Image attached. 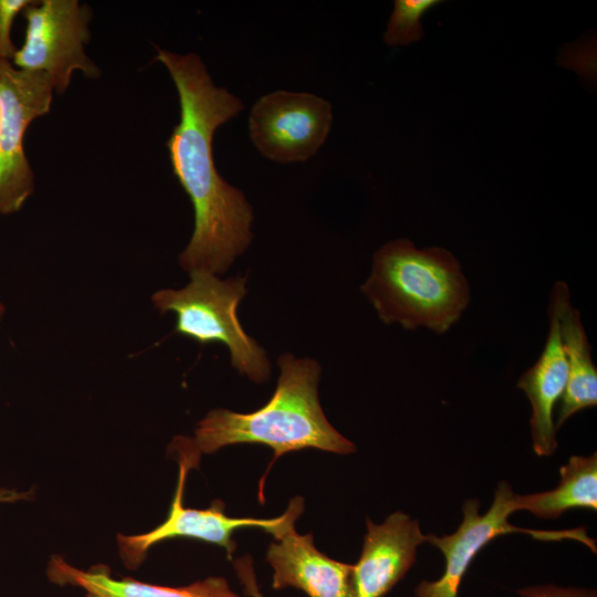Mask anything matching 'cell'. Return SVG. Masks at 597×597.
Returning <instances> with one entry per match:
<instances>
[{
    "mask_svg": "<svg viewBox=\"0 0 597 597\" xmlns=\"http://www.w3.org/2000/svg\"><path fill=\"white\" fill-rule=\"evenodd\" d=\"M176 85L180 121L166 142L172 172L195 210V229L179 256L186 271L224 273L252 239L253 210L241 190L218 172L212 138L219 126L242 108V102L212 82L195 53L156 48Z\"/></svg>",
    "mask_w": 597,
    "mask_h": 597,
    "instance_id": "6da1fadb",
    "label": "cell"
},
{
    "mask_svg": "<svg viewBox=\"0 0 597 597\" xmlns=\"http://www.w3.org/2000/svg\"><path fill=\"white\" fill-rule=\"evenodd\" d=\"M277 364V385L263 407L249 413L218 408L199 421L195 438L189 439L196 453H212L237 443H261L273 450V463L284 453L307 448L338 454L356 450L323 412L317 394L318 363L286 353Z\"/></svg>",
    "mask_w": 597,
    "mask_h": 597,
    "instance_id": "7a4b0ae2",
    "label": "cell"
},
{
    "mask_svg": "<svg viewBox=\"0 0 597 597\" xmlns=\"http://www.w3.org/2000/svg\"><path fill=\"white\" fill-rule=\"evenodd\" d=\"M378 317L405 329L447 333L470 303V285L458 259L440 247L418 249L406 238L384 244L360 287Z\"/></svg>",
    "mask_w": 597,
    "mask_h": 597,
    "instance_id": "3957f363",
    "label": "cell"
},
{
    "mask_svg": "<svg viewBox=\"0 0 597 597\" xmlns=\"http://www.w3.org/2000/svg\"><path fill=\"white\" fill-rule=\"evenodd\" d=\"M191 281L180 290H161L151 297L160 313L174 312L176 332L200 344H224L231 364L255 383L270 374L265 350L242 328L237 310L245 296L247 279L221 280L208 271L190 272Z\"/></svg>",
    "mask_w": 597,
    "mask_h": 597,
    "instance_id": "277c9868",
    "label": "cell"
},
{
    "mask_svg": "<svg viewBox=\"0 0 597 597\" xmlns=\"http://www.w3.org/2000/svg\"><path fill=\"white\" fill-rule=\"evenodd\" d=\"M22 14L25 36L11 61L15 67L45 73L59 94L66 91L74 71L90 78L100 76V69L84 51L91 38L87 4L77 0L33 1Z\"/></svg>",
    "mask_w": 597,
    "mask_h": 597,
    "instance_id": "5b68a950",
    "label": "cell"
},
{
    "mask_svg": "<svg viewBox=\"0 0 597 597\" xmlns=\"http://www.w3.org/2000/svg\"><path fill=\"white\" fill-rule=\"evenodd\" d=\"M514 495L511 485L500 481L486 513L480 514L479 500H465L462 504V521L455 532L442 536L433 533L427 535V542L443 554L446 566L438 579L421 580L415 588L413 597H458L462 579L474 557L491 541L504 534L525 533L540 541L574 540L596 552L594 540L583 527L537 531L510 524V515L516 512Z\"/></svg>",
    "mask_w": 597,
    "mask_h": 597,
    "instance_id": "8992f818",
    "label": "cell"
},
{
    "mask_svg": "<svg viewBox=\"0 0 597 597\" xmlns=\"http://www.w3.org/2000/svg\"><path fill=\"white\" fill-rule=\"evenodd\" d=\"M52 98L45 73L20 70L0 59V214L19 211L34 191L23 140L29 125L50 112Z\"/></svg>",
    "mask_w": 597,
    "mask_h": 597,
    "instance_id": "52a82bcc",
    "label": "cell"
},
{
    "mask_svg": "<svg viewBox=\"0 0 597 597\" xmlns=\"http://www.w3.org/2000/svg\"><path fill=\"white\" fill-rule=\"evenodd\" d=\"M333 122L331 104L311 93L275 91L261 96L249 116L259 153L277 163L311 158L325 143Z\"/></svg>",
    "mask_w": 597,
    "mask_h": 597,
    "instance_id": "ba28073f",
    "label": "cell"
},
{
    "mask_svg": "<svg viewBox=\"0 0 597 597\" xmlns=\"http://www.w3.org/2000/svg\"><path fill=\"white\" fill-rule=\"evenodd\" d=\"M177 488L167 519L151 531L138 535L118 534V551L124 565L129 569L140 566L149 548L159 542L172 538H192L223 547L231 559L235 549L232 534L238 528L258 526L271 533L282 521L283 514L274 519L231 517L224 513V503L214 500L208 509L184 505V490L188 471L187 461L178 458Z\"/></svg>",
    "mask_w": 597,
    "mask_h": 597,
    "instance_id": "9c48e42d",
    "label": "cell"
},
{
    "mask_svg": "<svg viewBox=\"0 0 597 597\" xmlns=\"http://www.w3.org/2000/svg\"><path fill=\"white\" fill-rule=\"evenodd\" d=\"M303 509L302 498L292 499L281 523L270 533L276 541L266 552L273 569L272 587H294L308 597H350L353 565L320 552L312 534L296 533L294 523Z\"/></svg>",
    "mask_w": 597,
    "mask_h": 597,
    "instance_id": "30bf717a",
    "label": "cell"
},
{
    "mask_svg": "<svg viewBox=\"0 0 597 597\" xmlns=\"http://www.w3.org/2000/svg\"><path fill=\"white\" fill-rule=\"evenodd\" d=\"M359 559L353 564L350 597H384L409 572L427 542L419 522L397 511L381 524L367 519Z\"/></svg>",
    "mask_w": 597,
    "mask_h": 597,
    "instance_id": "8fae6325",
    "label": "cell"
},
{
    "mask_svg": "<svg viewBox=\"0 0 597 597\" xmlns=\"http://www.w3.org/2000/svg\"><path fill=\"white\" fill-rule=\"evenodd\" d=\"M548 311L557 318L567 364V384L556 409L555 428L578 411L597 405V368L582 323L579 311L570 303L568 285L557 281L552 290Z\"/></svg>",
    "mask_w": 597,
    "mask_h": 597,
    "instance_id": "7c38bea8",
    "label": "cell"
},
{
    "mask_svg": "<svg viewBox=\"0 0 597 597\" xmlns=\"http://www.w3.org/2000/svg\"><path fill=\"white\" fill-rule=\"evenodd\" d=\"M549 331L541 356L525 370L517 388L530 401L531 438L538 457L552 455L557 447L554 409L567 384V364L562 346L559 326L555 314L548 311Z\"/></svg>",
    "mask_w": 597,
    "mask_h": 597,
    "instance_id": "4fadbf2b",
    "label": "cell"
},
{
    "mask_svg": "<svg viewBox=\"0 0 597 597\" xmlns=\"http://www.w3.org/2000/svg\"><path fill=\"white\" fill-rule=\"evenodd\" d=\"M46 573L56 585L82 588L84 597H240L223 577L212 576L181 587L159 586L129 577L114 578L103 564L82 570L56 555L50 558Z\"/></svg>",
    "mask_w": 597,
    "mask_h": 597,
    "instance_id": "5bb4252c",
    "label": "cell"
},
{
    "mask_svg": "<svg viewBox=\"0 0 597 597\" xmlns=\"http://www.w3.org/2000/svg\"><path fill=\"white\" fill-rule=\"evenodd\" d=\"M558 485L549 491L514 495L516 511L537 517L557 519L570 509L597 511V453L572 455L559 469Z\"/></svg>",
    "mask_w": 597,
    "mask_h": 597,
    "instance_id": "9a60e30c",
    "label": "cell"
},
{
    "mask_svg": "<svg viewBox=\"0 0 597 597\" xmlns=\"http://www.w3.org/2000/svg\"><path fill=\"white\" fill-rule=\"evenodd\" d=\"M439 0H396L384 34L386 44L390 46L407 45L420 40L423 35L421 17Z\"/></svg>",
    "mask_w": 597,
    "mask_h": 597,
    "instance_id": "2e32d148",
    "label": "cell"
},
{
    "mask_svg": "<svg viewBox=\"0 0 597 597\" xmlns=\"http://www.w3.org/2000/svg\"><path fill=\"white\" fill-rule=\"evenodd\" d=\"M32 2L31 0H0V59L12 61L17 52L11 39L14 19Z\"/></svg>",
    "mask_w": 597,
    "mask_h": 597,
    "instance_id": "e0dca14e",
    "label": "cell"
},
{
    "mask_svg": "<svg viewBox=\"0 0 597 597\" xmlns=\"http://www.w3.org/2000/svg\"><path fill=\"white\" fill-rule=\"evenodd\" d=\"M520 597H597L595 589L564 587L555 584H538L519 589Z\"/></svg>",
    "mask_w": 597,
    "mask_h": 597,
    "instance_id": "ac0fdd59",
    "label": "cell"
},
{
    "mask_svg": "<svg viewBox=\"0 0 597 597\" xmlns=\"http://www.w3.org/2000/svg\"><path fill=\"white\" fill-rule=\"evenodd\" d=\"M233 566L244 594L249 597H263L256 580L252 558L250 556L237 558Z\"/></svg>",
    "mask_w": 597,
    "mask_h": 597,
    "instance_id": "d6986e66",
    "label": "cell"
},
{
    "mask_svg": "<svg viewBox=\"0 0 597 597\" xmlns=\"http://www.w3.org/2000/svg\"><path fill=\"white\" fill-rule=\"evenodd\" d=\"M31 492H18L14 490L1 489L0 490V503L15 502L19 500H29Z\"/></svg>",
    "mask_w": 597,
    "mask_h": 597,
    "instance_id": "ffe728a7",
    "label": "cell"
},
{
    "mask_svg": "<svg viewBox=\"0 0 597 597\" xmlns=\"http://www.w3.org/2000/svg\"><path fill=\"white\" fill-rule=\"evenodd\" d=\"M3 313H4V306L0 303V318H1Z\"/></svg>",
    "mask_w": 597,
    "mask_h": 597,
    "instance_id": "44dd1931",
    "label": "cell"
}]
</instances>
